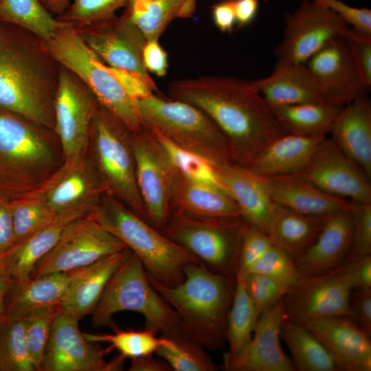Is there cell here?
<instances>
[{"instance_id": "6da1fadb", "label": "cell", "mask_w": 371, "mask_h": 371, "mask_svg": "<svg viewBox=\"0 0 371 371\" xmlns=\"http://www.w3.org/2000/svg\"><path fill=\"white\" fill-rule=\"evenodd\" d=\"M168 96L204 112L225 136L232 162L241 166L286 133L251 81L218 76L177 80L169 84Z\"/></svg>"}, {"instance_id": "7a4b0ae2", "label": "cell", "mask_w": 371, "mask_h": 371, "mask_svg": "<svg viewBox=\"0 0 371 371\" xmlns=\"http://www.w3.org/2000/svg\"><path fill=\"white\" fill-rule=\"evenodd\" d=\"M60 65L46 43L0 22V107L54 131Z\"/></svg>"}, {"instance_id": "3957f363", "label": "cell", "mask_w": 371, "mask_h": 371, "mask_svg": "<svg viewBox=\"0 0 371 371\" xmlns=\"http://www.w3.org/2000/svg\"><path fill=\"white\" fill-rule=\"evenodd\" d=\"M183 273L181 282L168 286L146 273L154 289L177 313L179 333L205 349L221 348L226 342L227 317L235 277L215 273L201 262L188 263Z\"/></svg>"}, {"instance_id": "277c9868", "label": "cell", "mask_w": 371, "mask_h": 371, "mask_svg": "<svg viewBox=\"0 0 371 371\" xmlns=\"http://www.w3.org/2000/svg\"><path fill=\"white\" fill-rule=\"evenodd\" d=\"M64 157L55 131L0 107V194L10 200L38 190Z\"/></svg>"}, {"instance_id": "5b68a950", "label": "cell", "mask_w": 371, "mask_h": 371, "mask_svg": "<svg viewBox=\"0 0 371 371\" xmlns=\"http://www.w3.org/2000/svg\"><path fill=\"white\" fill-rule=\"evenodd\" d=\"M91 214L141 260L149 276L164 284H179L184 279V266L200 262L109 192Z\"/></svg>"}, {"instance_id": "8992f818", "label": "cell", "mask_w": 371, "mask_h": 371, "mask_svg": "<svg viewBox=\"0 0 371 371\" xmlns=\"http://www.w3.org/2000/svg\"><path fill=\"white\" fill-rule=\"evenodd\" d=\"M124 311L139 313L145 328L161 335L179 333L177 313L152 286L143 264L131 250L106 283L91 313V324L111 326L114 315Z\"/></svg>"}, {"instance_id": "52a82bcc", "label": "cell", "mask_w": 371, "mask_h": 371, "mask_svg": "<svg viewBox=\"0 0 371 371\" xmlns=\"http://www.w3.org/2000/svg\"><path fill=\"white\" fill-rule=\"evenodd\" d=\"M137 102L143 124L152 132L213 166L232 162L225 136L197 107L155 94Z\"/></svg>"}, {"instance_id": "ba28073f", "label": "cell", "mask_w": 371, "mask_h": 371, "mask_svg": "<svg viewBox=\"0 0 371 371\" xmlns=\"http://www.w3.org/2000/svg\"><path fill=\"white\" fill-rule=\"evenodd\" d=\"M131 131L100 103L90 133L88 152L108 192L146 219L137 184Z\"/></svg>"}, {"instance_id": "9c48e42d", "label": "cell", "mask_w": 371, "mask_h": 371, "mask_svg": "<svg viewBox=\"0 0 371 371\" xmlns=\"http://www.w3.org/2000/svg\"><path fill=\"white\" fill-rule=\"evenodd\" d=\"M46 44L56 61L76 74L99 103L131 131H138L144 126L137 100L122 90L106 64L86 45L74 27L64 23Z\"/></svg>"}, {"instance_id": "30bf717a", "label": "cell", "mask_w": 371, "mask_h": 371, "mask_svg": "<svg viewBox=\"0 0 371 371\" xmlns=\"http://www.w3.org/2000/svg\"><path fill=\"white\" fill-rule=\"evenodd\" d=\"M243 218H205L173 212L161 232L208 269L235 277L243 234Z\"/></svg>"}, {"instance_id": "8fae6325", "label": "cell", "mask_w": 371, "mask_h": 371, "mask_svg": "<svg viewBox=\"0 0 371 371\" xmlns=\"http://www.w3.org/2000/svg\"><path fill=\"white\" fill-rule=\"evenodd\" d=\"M131 143L146 219L161 232L172 214L177 170L155 135L145 126L132 132Z\"/></svg>"}, {"instance_id": "7c38bea8", "label": "cell", "mask_w": 371, "mask_h": 371, "mask_svg": "<svg viewBox=\"0 0 371 371\" xmlns=\"http://www.w3.org/2000/svg\"><path fill=\"white\" fill-rule=\"evenodd\" d=\"M91 212L67 225L55 245L35 265L31 279L67 272L126 248L124 243L102 227Z\"/></svg>"}, {"instance_id": "4fadbf2b", "label": "cell", "mask_w": 371, "mask_h": 371, "mask_svg": "<svg viewBox=\"0 0 371 371\" xmlns=\"http://www.w3.org/2000/svg\"><path fill=\"white\" fill-rule=\"evenodd\" d=\"M108 189L88 150L63 160L60 167L32 194L58 214L91 212Z\"/></svg>"}, {"instance_id": "5bb4252c", "label": "cell", "mask_w": 371, "mask_h": 371, "mask_svg": "<svg viewBox=\"0 0 371 371\" xmlns=\"http://www.w3.org/2000/svg\"><path fill=\"white\" fill-rule=\"evenodd\" d=\"M348 27L338 14L318 0H302L295 11L286 14L283 38L274 54L278 59L305 64Z\"/></svg>"}, {"instance_id": "9a60e30c", "label": "cell", "mask_w": 371, "mask_h": 371, "mask_svg": "<svg viewBox=\"0 0 371 371\" xmlns=\"http://www.w3.org/2000/svg\"><path fill=\"white\" fill-rule=\"evenodd\" d=\"M98 104L90 89L76 74L60 65L54 102V131L64 159L88 150Z\"/></svg>"}, {"instance_id": "2e32d148", "label": "cell", "mask_w": 371, "mask_h": 371, "mask_svg": "<svg viewBox=\"0 0 371 371\" xmlns=\"http://www.w3.org/2000/svg\"><path fill=\"white\" fill-rule=\"evenodd\" d=\"M351 286L344 265L329 272L300 277L282 299L286 318L306 321L333 317H349Z\"/></svg>"}, {"instance_id": "e0dca14e", "label": "cell", "mask_w": 371, "mask_h": 371, "mask_svg": "<svg viewBox=\"0 0 371 371\" xmlns=\"http://www.w3.org/2000/svg\"><path fill=\"white\" fill-rule=\"evenodd\" d=\"M76 317L58 306L45 352L41 371H115L121 370L124 359L107 362L102 349L87 341L79 330Z\"/></svg>"}, {"instance_id": "ac0fdd59", "label": "cell", "mask_w": 371, "mask_h": 371, "mask_svg": "<svg viewBox=\"0 0 371 371\" xmlns=\"http://www.w3.org/2000/svg\"><path fill=\"white\" fill-rule=\"evenodd\" d=\"M75 30L106 65L131 71L143 78L155 91H159L142 60L146 39L124 12L120 16L115 15Z\"/></svg>"}, {"instance_id": "d6986e66", "label": "cell", "mask_w": 371, "mask_h": 371, "mask_svg": "<svg viewBox=\"0 0 371 371\" xmlns=\"http://www.w3.org/2000/svg\"><path fill=\"white\" fill-rule=\"evenodd\" d=\"M326 193L352 203H371L370 177L326 137L307 166L297 173Z\"/></svg>"}, {"instance_id": "ffe728a7", "label": "cell", "mask_w": 371, "mask_h": 371, "mask_svg": "<svg viewBox=\"0 0 371 371\" xmlns=\"http://www.w3.org/2000/svg\"><path fill=\"white\" fill-rule=\"evenodd\" d=\"M324 100L343 107L370 90L361 80L346 41L339 36L305 63Z\"/></svg>"}, {"instance_id": "44dd1931", "label": "cell", "mask_w": 371, "mask_h": 371, "mask_svg": "<svg viewBox=\"0 0 371 371\" xmlns=\"http://www.w3.org/2000/svg\"><path fill=\"white\" fill-rule=\"evenodd\" d=\"M284 317L282 300L262 313L252 337L235 355L223 356L225 371H295L280 346V326Z\"/></svg>"}, {"instance_id": "7402d4cb", "label": "cell", "mask_w": 371, "mask_h": 371, "mask_svg": "<svg viewBox=\"0 0 371 371\" xmlns=\"http://www.w3.org/2000/svg\"><path fill=\"white\" fill-rule=\"evenodd\" d=\"M324 344L339 371H370V335L349 317L333 316L302 323Z\"/></svg>"}, {"instance_id": "603a6c76", "label": "cell", "mask_w": 371, "mask_h": 371, "mask_svg": "<svg viewBox=\"0 0 371 371\" xmlns=\"http://www.w3.org/2000/svg\"><path fill=\"white\" fill-rule=\"evenodd\" d=\"M352 230V207L328 216L313 243L293 259L300 276L323 274L344 265L350 252Z\"/></svg>"}, {"instance_id": "cb8c5ba5", "label": "cell", "mask_w": 371, "mask_h": 371, "mask_svg": "<svg viewBox=\"0 0 371 371\" xmlns=\"http://www.w3.org/2000/svg\"><path fill=\"white\" fill-rule=\"evenodd\" d=\"M214 166L218 183L236 203L243 218L268 234L276 203L262 178L233 162Z\"/></svg>"}, {"instance_id": "d4e9b609", "label": "cell", "mask_w": 371, "mask_h": 371, "mask_svg": "<svg viewBox=\"0 0 371 371\" xmlns=\"http://www.w3.org/2000/svg\"><path fill=\"white\" fill-rule=\"evenodd\" d=\"M270 108L307 102H326L305 64L278 59L268 76L250 80Z\"/></svg>"}, {"instance_id": "484cf974", "label": "cell", "mask_w": 371, "mask_h": 371, "mask_svg": "<svg viewBox=\"0 0 371 371\" xmlns=\"http://www.w3.org/2000/svg\"><path fill=\"white\" fill-rule=\"evenodd\" d=\"M129 251L126 247L68 271L70 280L60 302V307L79 321L91 315L109 280Z\"/></svg>"}, {"instance_id": "4316f807", "label": "cell", "mask_w": 371, "mask_h": 371, "mask_svg": "<svg viewBox=\"0 0 371 371\" xmlns=\"http://www.w3.org/2000/svg\"><path fill=\"white\" fill-rule=\"evenodd\" d=\"M260 177L276 203L303 214L326 216L352 205L326 193L299 174Z\"/></svg>"}, {"instance_id": "83f0119b", "label": "cell", "mask_w": 371, "mask_h": 371, "mask_svg": "<svg viewBox=\"0 0 371 371\" xmlns=\"http://www.w3.org/2000/svg\"><path fill=\"white\" fill-rule=\"evenodd\" d=\"M329 133L336 145L371 177V101L367 93L341 109Z\"/></svg>"}, {"instance_id": "f1b7e54d", "label": "cell", "mask_w": 371, "mask_h": 371, "mask_svg": "<svg viewBox=\"0 0 371 371\" xmlns=\"http://www.w3.org/2000/svg\"><path fill=\"white\" fill-rule=\"evenodd\" d=\"M326 137L284 133L262 148L246 167L262 177L300 173Z\"/></svg>"}, {"instance_id": "f546056e", "label": "cell", "mask_w": 371, "mask_h": 371, "mask_svg": "<svg viewBox=\"0 0 371 371\" xmlns=\"http://www.w3.org/2000/svg\"><path fill=\"white\" fill-rule=\"evenodd\" d=\"M173 212L205 218L243 217L236 203L221 186L186 177L177 170Z\"/></svg>"}, {"instance_id": "4dcf8cb0", "label": "cell", "mask_w": 371, "mask_h": 371, "mask_svg": "<svg viewBox=\"0 0 371 371\" xmlns=\"http://www.w3.org/2000/svg\"><path fill=\"white\" fill-rule=\"evenodd\" d=\"M89 213L75 212L59 214L52 223L1 254L12 286L28 282L35 265L55 245L67 225Z\"/></svg>"}, {"instance_id": "1f68e13d", "label": "cell", "mask_w": 371, "mask_h": 371, "mask_svg": "<svg viewBox=\"0 0 371 371\" xmlns=\"http://www.w3.org/2000/svg\"><path fill=\"white\" fill-rule=\"evenodd\" d=\"M327 217L303 214L276 203L268 235L273 245L294 259L313 243Z\"/></svg>"}, {"instance_id": "d6a6232c", "label": "cell", "mask_w": 371, "mask_h": 371, "mask_svg": "<svg viewBox=\"0 0 371 371\" xmlns=\"http://www.w3.org/2000/svg\"><path fill=\"white\" fill-rule=\"evenodd\" d=\"M69 280L68 271L56 272L32 278L25 284L12 286L3 315L22 317L34 308L59 304Z\"/></svg>"}, {"instance_id": "836d02e7", "label": "cell", "mask_w": 371, "mask_h": 371, "mask_svg": "<svg viewBox=\"0 0 371 371\" xmlns=\"http://www.w3.org/2000/svg\"><path fill=\"white\" fill-rule=\"evenodd\" d=\"M280 339L291 354L295 370L339 371L324 344L303 324L284 317L280 326Z\"/></svg>"}, {"instance_id": "e575fe53", "label": "cell", "mask_w": 371, "mask_h": 371, "mask_svg": "<svg viewBox=\"0 0 371 371\" xmlns=\"http://www.w3.org/2000/svg\"><path fill=\"white\" fill-rule=\"evenodd\" d=\"M197 0H148L128 3L124 13L138 27L146 41L159 40L175 19L190 18Z\"/></svg>"}, {"instance_id": "d590c367", "label": "cell", "mask_w": 371, "mask_h": 371, "mask_svg": "<svg viewBox=\"0 0 371 371\" xmlns=\"http://www.w3.org/2000/svg\"><path fill=\"white\" fill-rule=\"evenodd\" d=\"M342 107L328 102H307L270 108L286 133L326 135Z\"/></svg>"}, {"instance_id": "8d00e7d4", "label": "cell", "mask_w": 371, "mask_h": 371, "mask_svg": "<svg viewBox=\"0 0 371 371\" xmlns=\"http://www.w3.org/2000/svg\"><path fill=\"white\" fill-rule=\"evenodd\" d=\"M0 22L23 28L45 43L64 24L40 0H0Z\"/></svg>"}, {"instance_id": "74e56055", "label": "cell", "mask_w": 371, "mask_h": 371, "mask_svg": "<svg viewBox=\"0 0 371 371\" xmlns=\"http://www.w3.org/2000/svg\"><path fill=\"white\" fill-rule=\"evenodd\" d=\"M236 285L232 302L227 317V355H235L250 341L260 316L250 299L243 278L235 275Z\"/></svg>"}, {"instance_id": "f35d334b", "label": "cell", "mask_w": 371, "mask_h": 371, "mask_svg": "<svg viewBox=\"0 0 371 371\" xmlns=\"http://www.w3.org/2000/svg\"><path fill=\"white\" fill-rule=\"evenodd\" d=\"M164 341L155 355L175 371H215L216 366L204 348L180 333L161 335Z\"/></svg>"}, {"instance_id": "ab89813d", "label": "cell", "mask_w": 371, "mask_h": 371, "mask_svg": "<svg viewBox=\"0 0 371 371\" xmlns=\"http://www.w3.org/2000/svg\"><path fill=\"white\" fill-rule=\"evenodd\" d=\"M36 370L29 353L24 317H0V371Z\"/></svg>"}, {"instance_id": "60d3db41", "label": "cell", "mask_w": 371, "mask_h": 371, "mask_svg": "<svg viewBox=\"0 0 371 371\" xmlns=\"http://www.w3.org/2000/svg\"><path fill=\"white\" fill-rule=\"evenodd\" d=\"M113 333H82L85 338L91 342H104L110 344L111 349L120 352V357L131 359L153 354L164 341L163 336L157 337L151 329L142 330H122L114 324L111 326Z\"/></svg>"}, {"instance_id": "b9f144b4", "label": "cell", "mask_w": 371, "mask_h": 371, "mask_svg": "<svg viewBox=\"0 0 371 371\" xmlns=\"http://www.w3.org/2000/svg\"><path fill=\"white\" fill-rule=\"evenodd\" d=\"M14 243H20L52 223L59 216L42 199L30 193L10 200Z\"/></svg>"}, {"instance_id": "7bdbcfd3", "label": "cell", "mask_w": 371, "mask_h": 371, "mask_svg": "<svg viewBox=\"0 0 371 371\" xmlns=\"http://www.w3.org/2000/svg\"><path fill=\"white\" fill-rule=\"evenodd\" d=\"M59 304L34 308L24 315L27 348L36 370L41 371Z\"/></svg>"}, {"instance_id": "ee69618b", "label": "cell", "mask_w": 371, "mask_h": 371, "mask_svg": "<svg viewBox=\"0 0 371 371\" xmlns=\"http://www.w3.org/2000/svg\"><path fill=\"white\" fill-rule=\"evenodd\" d=\"M71 3L59 21L74 28H80L109 19L116 11L126 7L129 0H70Z\"/></svg>"}, {"instance_id": "f6af8a7d", "label": "cell", "mask_w": 371, "mask_h": 371, "mask_svg": "<svg viewBox=\"0 0 371 371\" xmlns=\"http://www.w3.org/2000/svg\"><path fill=\"white\" fill-rule=\"evenodd\" d=\"M152 133L160 143L172 166L179 173L192 179L221 186L212 164L201 157L177 146L161 135Z\"/></svg>"}, {"instance_id": "bcb514c9", "label": "cell", "mask_w": 371, "mask_h": 371, "mask_svg": "<svg viewBox=\"0 0 371 371\" xmlns=\"http://www.w3.org/2000/svg\"><path fill=\"white\" fill-rule=\"evenodd\" d=\"M247 273L267 276L288 288L300 278L293 259L275 245L246 273Z\"/></svg>"}, {"instance_id": "7dc6e473", "label": "cell", "mask_w": 371, "mask_h": 371, "mask_svg": "<svg viewBox=\"0 0 371 371\" xmlns=\"http://www.w3.org/2000/svg\"><path fill=\"white\" fill-rule=\"evenodd\" d=\"M240 276L259 315L281 301L289 289L262 274L247 273Z\"/></svg>"}, {"instance_id": "c3c4849f", "label": "cell", "mask_w": 371, "mask_h": 371, "mask_svg": "<svg viewBox=\"0 0 371 371\" xmlns=\"http://www.w3.org/2000/svg\"><path fill=\"white\" fill-rule=\"evenodd\" d=\"M352 238L346 261L371 254V203H352Z\"/></svg>"}, {"instance_id": "681fc988", "label": "cell", "mask_w": 371, "mask_h": 371, "mask_svg": "<svg viewBox=\"0 0 371 371\" xmlns=\"http://www.w3.org/2000/svg\"><path fill=\"white\" fill-rule=\"evenodd\" d=\"M273 245L268 234L249 224L243 236L236 272L243 275Z\"/></svg>"}, {"instance_id": "f907efd6", "label": "cell", "mask_w": 371, "mask_h": 371, "mask_svg": "<svg viewBox=\"0 0 371 371\" xmlns=\"http://www.w3.org/2000/svg\"><path fill=\"white\" fill-rule=\"evenodd\" d=\"M359 76L371 87V34L348 27L343 34Z\"/></svg>"}, {"instance_id": "816d5d0a", "label": "cell", "mask_w": 371, "mask_h": 371, "mask_svg": "<svg viewBox=\"0 0 371 371\" xmlns=\"http://www.w3.org/2000/svg\"><path fill=\"white\" fill-rule=\"evenodd\" d=\"M338 14L352 28L371 34V10L366 8H356L341 0H318Z\"/></svg>"}, {"instance_id": "f5cc1de1", "label": "cell", "mask_w": 371, "mask_h": 371, "mask_svg": "<svg viewBox=\"0 0 371 371\" xmlns=\"http://www.w3.org/2000/svg\"><path fill=\"white\" fill-rule=\"evenodd\" d=\"M348 306L349 317L371 335V289H352Z\"/></svg>"}, {"instance_id": "db71d44e", "label": "cell", "mask_w": 371, "mask_h": 371, "mask_svg": "<svg viewBox=\"0 0 371 371\" xmlns=\"http://www.w3.org/2000/svg\"><path fill=\"white\" fill-rule=\"evenodd\" d=\"M106 65L122 90L131 98L138 100L154 94L153 89L139 76L124 69Z\"/></svg>"}, {"instance_id": "11a10c76", "label": "cell", "mask_w": 371, "mask_h": 371, "mask_svg": "<svg viewBox=\"0 0 371 371\" xmlns=\"http://www.w3.org/2000/svg\"><path fill=\"white\" fill-rule=\"evenodd\" d=\"M344 267L351 290L371 289V254L347 260Z\"/></svg>"}, {"instance_id": "9f6ffc18", "label": "cell", "mask_w": 371, "mask_h": 371, "mask_svg": "<svg viewBox=\"0 0 371 371\" xmlns=\"http://www.w3.org/2000/svg\"><path fill=\"white\" fill-rule=\"evenodd\" d=\"M159 40L146 41L142 51V60L148 72L162 77L167 72L168 55Z\"/></svg>"}, {"instance_id": "6f0895ef", "label": "cell", "mask_w": 371, "mask_h": 371, "mask_svg": "<svg viewBox=\"0 0 371 371\" xmlns=\"http://www.w3.org/2000/svg\"><path fill=\"white\" fill-rule=\"evenodd\" d=\"M14 243V231L10 199L0 194V254Z\"/></svg>"}, {"instance_id": "680465c9", "label": "cell", "mask_w": 371, "mask_h": 371, "mask_svg": "<svg viewBox=\"0 0 371 371\" xmlns=\"http://www.w3.org/2000/svg\"><path fill=\"white\" fill-rule=\"evenodd\" d=\"M212 19L216 27L222 32H231L236 25L234 0H224L212 7Z\"/></svg>"}, {"instance_id": "91938a15", "label": "cell", "mask_w": 371, "mask_h": 371, "mask_svg": "<svg viewBox=\"0 0 371 371\" xmlns=\"http://www.w3.org/2000/svg\"><path fill=\"white\" fill-rule=\"evenodd\" d=\"M258 10V0H234L236 25L238 29L249 25Z\"/></svg>"}, {"instance_id": "94428289", "label": "cell", "mask_w": 371, "mask_h": 371, "mask_svg": "<svg viewBox=\"0 0 371 371\" xmlns=\"http://www.w3.org/2000/svg\"><path fill=\"white\" fill-rule=\"evenodd\" d=\"M129 371H172L164 359H157L149 354L131 359Z\"/></svg>"}, {"instance_id": "6125c7cd", "label": "cell", "mask_w": 371, "mask_h": 371, "mask_svg": "<svg viewBox=\"0 0 371 371\" xmlns=\"http://www.w3.org/2000/svg\"><path fill=\"white\" fill-rule=\"evenodd\" d=\"M12 286V282L0 254V317L4 315L6 302Z\"/></svg>"}, {"instance_id": "be15d7a7", "label": "cell", "mask_w": 371, "mask_h": 371, "mask_svg": "<svg viewBox=\"0 0 371 371\" xmlns=\"http://www.w3.org/2000/svg\"><path fill=\"white\" fill-rule=\"evenodd\" d=\"M44 7L54 16H59L69 7L70 0H40Z\"/></svg>"}, {"instance_id": "e7e4bbea", "label": "cell", "mask_w": 371, "mask_h": 371, "mask_svg": "<svg viewBox=\"0 0 371 371\" xmlns=\"http://www.w3.org/2000/svg\"><path fill=\"white\" fill-rule=\"evenodd\" d=\"M148 1V0H129V1H128V3H137V2H142V1Z\"/></svg>"}]
</instances>
